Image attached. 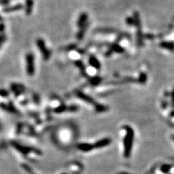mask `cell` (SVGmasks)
Masks as SVG:
<instances>
[{
    "label": "cell",
    "instance_id": "6da1fadb",
    "mask_svg": "<svg viewBox=\"0 0 174 174\" xmlns=\"http://www.w3.org/2000/svg\"><path fill=\"white\" fill-rule=\"evenodd\" d=\"M133 137L134 133L131 128H127V132H126V137L124 140V145H125V157H128L130 155V153L131 152V148L132 146V143H133Z\"/></svg>",
    "mask_w": 174,
    "mask_h": 174
},
{
    "label": "cell",
    "instance_id": "7a4b0ae2",
    "mask_svg": "<svg viewBox=\"0 0 174 174\" xmlns=\"http://www.w3.org/2000/svg\"><path fill=\"white\" fill-rule=\"evenodd\" d=\"M36 45L38 49L40 50L41 54H42L44 60H49L50 56H51V52L49 49L46 48V44L44 40L42 39V38H38V39H37Z\"/></svg>",
    "mask_w": 174,
    "mask_h": 174
},
{
    "label": "cell",
    "instance_id": "3957f363",
    "mask_svg": "<svg viewBox=\"0 0 174 174\" xmlns=\"http://www.w3.org/2000/svg\"><path fill=\"white\" fill-rule=\"evenodd\" d=\"M26 63L28 73L32 74L34 72V57L32 53L29 52L26 55Z\"/></svg>",
    "mask_w": 174,
    "mask_h": 174
},
{
    "label": "cell",
    "instance_id": "277c9868",
    "mask_svg": "<svg viewBox=\"0 0 174 174\" xmlns=\"http://www.w3.org/2000/svg\"><path fill=\"white\" fill-rule=\"evenodd\" d=\"M23 8H24V6L22 4L18 3L13 6H7V7H5V8H3V12L4 13H10L14 12L19 11L22 10Z\"/></svg>",
    "mask_w": 174,
    "mask_h": 174
},
{
    "label": "cell",
    "instance_id": "5b68a950",
    "mask_svg": "<svg viewBox=\"0 0 174 174\" xmlns=\"http://www.w3.org/2000/svg\"><path fill=\"white\" fill-rule=\"evenodd\" d=\"M135 27L137 28V45L141 47L143 45V34L142 32V28H141V25H136Z\"/></svg>",
    "mask_w": 174,
    "mask_h": 174
},
{
    "label": "cell",
    "instance_id": "8992f818",
    "mask_svg": "<svg viewBox=\"0 0 174 174\" xmlns=\"http://www.w3.org/2000/svg\"><path fill=\"white\" fill-rule=\"evenodd\" d=\"M88 16L86 12H82L79 16L77 21V26L79 28L82 27V26H84L87 23H88Z\"/></svg>",
    "mask_w": 174,
    "mask_h": 174
},
{
    "label": "cell",
    "instance_id": "52a82bcc",
    "mask_svg": "<svg viewBox=\"0 0 174 174\" xmlns=\"http://www.w3.org/2000/svg\"><path fill=\"white\" fill-rule=\"evenodd\" d=\"M88 25H89V23L88 22L84 26H82V27L79 28V31L78 32L77 34H76V37H77L78 40L81 41L83 39L85 35L86 34V32L87 31V28L88 27Z\"/></svg>",
    "mask_w": 174,
    "mask_h": 174
},
{
    "label": "cell",
    "instance_id": "ba28073f",
    "mask_svg": "<svg viewBox=\"0 0 174 174\" xmlns=\"http://www.w3.org/2000/svg\"><path fill=\"white\" fill-rule=\"evenodd\" d=\"M25 14L27 16H30L34 8V0H25Z\"/></svg>",
    "mask_w": 174,
    "mask_h": 174
},
{
    "label": "cell",
    "instance_id": "9c48e42d",
    "mask_svg": "<svg viewBox=\"0 0 174 174\" xmlns=\"http://www.w3.org/2000/svg\"><path fill=\"white\" fill-rule=\"evenodd\" d=\"M159 45L163 49H165L169 51H174V43L170 42V41H162L159 44Z\"/></svg>",
    "mask_w": 174,
    "mask_h": 174
},
{
    "label": "cell",
    "instance_id": "30bf717a",
    "mask_svg": "<svg viewBox=\"0 0 174 174\" xmlns=\"http://www.w3.org/2000/svg\"><path fill=\"white\" fill-rule=\"evenodd\" d=\"M89 63L91 66H92L95 69H100V66H101L100 65V63L95 56L91 55L89 58Z\"/></svg>",
    "mask_w": 174,
    "mask_h": 174
},
{
    "label": "cell",
    "instance_id": "8fae6325",
    "mask_svg": "<svg viewBox=\"0 0 174 174\" xmlns=\"http://www.w3.org/2000/svg\"><path fill=\"white\" fill-rule=\"evenodd\" d=\"M110 49L112 51H114L117 53H123L124 52V49L123 47L117 43H114L113 45H112Z\"/></svg>",
    "mask_w": 174,
    "mask_h": 174
},
{
    "label": "cell",
    "instance_id": "7c38bea8",
    "mask_svg": "<svg viewBox=\"0 0 174 174\" xmlns=\"http://www.w3.org/2000/svg\"><path fill=\"white\" fill-rule=\"evenodd\" d=\"M99 32H102V33H114L116 31H115L114 29L108 28H99Z\"/></svg>",
    "mask_w": 174,
    "mask_h": 174
},
{
    "label": "cell",
    "instance_id": "4fadbf2b",
    "mask_svg": "<svg viewBox=\"0 0 174 174\" xmlns=\"http://www.w3.org/2000/svg\"><path fill=\"white\" fill-rule=\"evenodd\" d=\"M6 40H7V36H6V34L4 33H0V48H1V46L3 45Z\"/></svg>",
    "mask_w": 174,
    "mask_h": 174
},
{
    "label": "cell",
    "instance_id": "5bb4252c",
    "mask_svg": "<svg viewBox=\"0 0 174 174\" xmlns=\"http://www.w3.org/2000/svg\"><path fill=\"white\" fill-rule=\"evenodd\" d=\"M126 24L129 26H133L135 25V21L134 17H128L126 19Z\"/></svg>",
    "mask_w": 174,
    "mask_h": 174
},
{
    "label": "cell",
    "instance_id": "9a60e30c",
    "mask_svg": "<svg viewBox=\"0 0 174 174\" xmlns=\"http://www.w3.org/2000/svg\"><path fill=\"white\" fill-rule=\"evenodd\" d=\"M10 0H0V4L2 5H8L10 3Z\"/></svg>",
    "mask_w": 174,
    "mask_h": 174
},
{
    "label": "cell",
    "instance_id": "2e32d148",
    "mask_svg": "<svg viewBox=\"0 0 174 174\" xmlns=\"http://www.w3.org/2000/svg\"><path fill=\"white\" fill-rule=\"evenodd\" d=\"M5 29V26L4 23H3L2 22H0V33H3Z\"/></svg>",
    "mask_w": 174,
    "mask_h": 174
},
{
    "label": "cell",
    "instance_id": "e0dca14e",
    "mask_svg": "<svg viewBox=\"0 0 174 174\" xmlns=\"http://www.w3.org/2000/svg\"><path fill=\"white\" fill-rule=\"evenodd\" d=\"M3 20V17H1V16L0 15V22H2Z\"/></svg>",
    "mask_w": 174,
    "mask_h": 174
}]
</instances>
